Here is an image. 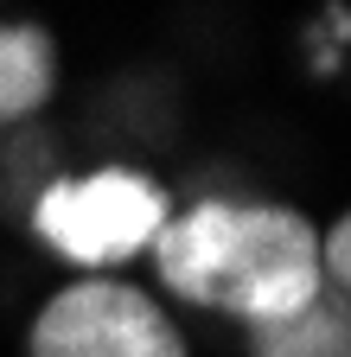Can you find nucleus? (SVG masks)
I'll list each match as a JSON object with an SVG mask.
<instances>
[{
	"instance_id": "nucleus-1",
	"label": "nucleus",
	"mask_w": 351,
	"mask_h": 357,
	"mask_svg": "<svg viewBox=\"0 0 351 357\" xmlns=\"http://www.w3.org/2000/svg\"><path fill=\"white\" fill-rule=\"evenodd\" d=\"M154 261L172 294L237 312L249 326L281 319L326 287L313 223L281 204L211 198L186 217H166V230L154 236Z\"/></svg>"
},
{
	"instance_id": "nucleus-2",
	"label": "nucleus",
	"mask_w": 351,
	"mask_h": 357,
	"mask_svg": "<svg viewBox=\"0 0 351 357\" xmlns=\"http://www.w3.org/2000/svg\"><path fill=\"white\" fill-rule=\"evenodd\" d=\"M32 223L64 261L115 268L154 249V236L166 230V192L128 166H103L90 178H52L32 204Z\"/></svg>"
},
{
	"instance_id": "nucleus-3",
	"label": "nucleus",
	"mask_w": 351,
	"mask_h": 357,
	"mask_svg": "<svg viewBox=\"0 0 351 357\" xmlns=\"http://www.w3.org/2000/svg\"><path fill=\"white\" fill-rule=\"evenodd\" d=\"M32 357H186V344L147 294L121 281H77L38 312Z\"/></svg>"
},
{
	"instance_id": "nucleus-4",
	"label": "nucleus",
	"mask_w": 351,
	"mask_h": 357,
	"mask_svg": "<svg viewBox=\"0 0 351 357\" xmlns=\"http://www.w3.org/2000/svg\"><path fill=\"white\" fill-rule=\"evenodd\" d=\"M255 357H351V300L338 287H320L306 306L262 319L249 332Z\"/></svg>"
},
{
	"instance_id": "nucleus-5",
	"label": "nucleus",
	"mask_w": 351,
	"mask_h": 357,
	"mask_svg": "<svg viewBox=\"0 0 351 357\" xmlns=\"http://www.w3.org/2000/svg\"><path fill=\"white\" fill-rule=\"evenodd\" d=\"M52 96V38L38 26H0V121Z\"/></svg>"
},
{
	"instance_id": "nucleus-6",
	"label": "nucleus",
	"mask_w": 351,
	"mask_h": 357,
	"mask_svg": "<svg viewBox=\"0 0 351 357\" xmlns=\"http://www.w3.org/2000/svg\"><path fill=\"white\" fill-rule=\"evenodd\" d=\"M320 275H326V287H338V294L351 300V217L320 243Z\"/></svg>"
},
{
	"instance_id": "nucleus-7",
	"label": "nucleus",
	"mask_w": 351,
	"mask_h": 357,
	"mask_svg": "<svg viewBox=\"0 0 351 357\" xmlns=\"http://www.w3.org/2000/svg\"><path fill=\"white\" fill-rule=\"evenodd\" d=\"M338 38H351V13H326V26H320V32H306V45H313V64H320V70H332Z\"/></svg>"
}]
</instances>
